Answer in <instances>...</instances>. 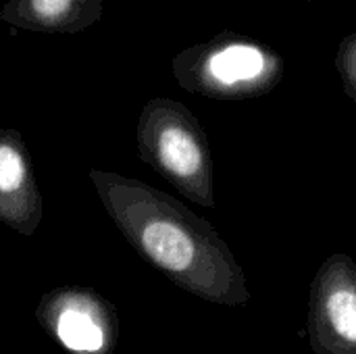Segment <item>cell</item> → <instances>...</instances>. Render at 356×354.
Listing matches in <instances>:
<instances>
[{
    "label": "cell",
    "instance_id": "6da1fadb",
    "mask_svg": "<svg viewBox=\"0 0 356 354\" xmlns=\"http://www.w3.org/2000/svg\"><path fill=\"white\" fill-rule=\"evenodd\" d=\"M90 179L125 242L169 282L204 303H250L242 265L207 219L140 179L104 169H90Z\"/></svg>",
    "mask_w": 356,
    "mask_h": 354
},
{
    "label": "cell",
    "instance_id": "7a4b0ae2",
    "mask_svg": "<svg viewBox=\"0 0 356 354\" xmlns=\"http://www.w3.org/2000/svg\"><path fill=\"white\" fill-rule=\"evenodd\" d=\"M138 156L169 182L186 200L215 207V167L200 121L173 98L144 104L136 127Z\"/></svg>",
    "mask_w": 356,
    "mask_h": 354
},
{
    "label": "cell",
    "instance_id": "3957f363",
    "mask_svg": "<svg viewBox=\"0 0 356 354\" xmlns=\"http://www.w3.org/2000/svg\"><path fill=\"white\" fill-rule=\"evenodd\" d=\"M284 58L263 42L221 31L173 58L177 83L213 100H250L273 92L284 79Z\"/></svg>",
    "mask_w": 356,
    "mask_h": 354
},
{
    "label": "cell",
    "instance_id": "277c9868",
    "mask_svg": "<svg viewBox=\"0 0 356 354\" xmlns=\"http://www.w3.org/2000/svg\"><path fill=\"white\" fill-rule=\"evenodd\" d=\"M35 319L69 354H113L119 342L117 309L92 288L63 286L46 292Z\"/></svg>",
    "mask_w": 356,
    "mask_h": 354
},
{
    "label": "cell",
    "instance_id": "5b68a950",
    "mask_svg": "<svg viewBox=\"0 0 356 354\" xmlns=\"http://www.w3.org/2000/svg\"><path fill=\"white\" fill-rule=\"evenodd\" d=\"M307 336L315 354H356V263L348 255L336 252L317 269Z\"/></svg>",
    "mask_w": 356,
    "mask_h": 354
},
{
    "label": "cell",
    "instance_id": "8992f818",
    "mask_svg": "<svg viewBox=\"0 0 356 354\" xmlns=\"http://www.w3.org/2000/svg\"><path fill=\"white\" fill-rule=\"evenodd\" d=\"M44 204L23 136L0 129V221L21 236H33Z\"/></svg>",
    "mask_w": 356,
    "mask_h": 354
},
{
    "label": "cell",
    "instance_id": "52a82bcc",
    "mask_svg": "<svg viewBox=\"0 0 356 354\" xmlns=\"http://www.w3.org/2000/svg\"><path fill=\"white\" fill-rule=\"evenodd\" d=\"M102 17V0H6L0 21L35 33H79Z\"/></svg>",
    "mask_w": 356,
    "mask_h": 354
},
{
    "label": "cell",
    "instance_id": "ba28073f",
    "mask_svg": "<svg viewBox=\"0 0 356 354\" xmlns=\"http://www.w3.org/2000/svg\"><path fill=\"white\" fill-rule=\"evenodd\" d=\"M336 69L340 73L344 92L348 94V98L356 106V31L348 33L340 42V48L336 54Z\"/></svg>",
    "mask_w": 356,
    "mask_h": 354
},
{
    "label": "cell",
    "instance_id": "9c48e42d",
    "mask_svg": "<svg viewBox=\"0 0 356 354\" xmlns=\"http://www.w3.org/2000/svg\"><path fill=\"white\" fill-rule=\"evenodd\" d=\"M300 2H311V0H300Z\"/></svg>",
    "mask_w": 356,
    "mask_h": 354
}]
</instances>
